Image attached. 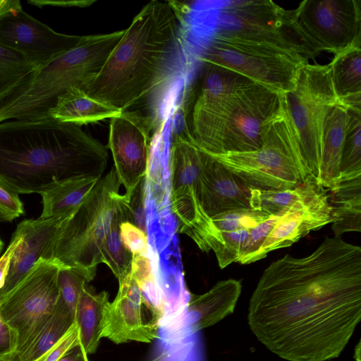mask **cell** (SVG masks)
<instances>
[{"instance_id": "obj_20", "label": "cell", "mask_w": 361, "mask_h": 361, "mask_svg": "<svg viewBox=\"0 0 361 361\" xmlns=\"http://www.w3.org/2000/svg\"><path fill=\"white\" fill-rule=\"evenodd\" d=\"M331 222L329 195L323 188L279 216L259 252L258 259L266 257L271 251L290 246L311 231Z\"/></svg>"}, {"instance_id": "obj_10", "label": "cell", "mask_w": 361, "mask_h": 361, "mask_svg": "<svg viewBox=\"0 0 361 361\" xmlns=\"http://www.w3.org/2000/svg\"><path fill=\"white\" fill-rule=\"evenodd\" d=\"M280 97L310 173L317 180L325 119L330 108L341 102L334 90L329 65L305 64L298 72L293 88Z\"/></svg>"}, {"instance_id": "obj_38", "label": "cell", "mask_w": 361, "mask_h": 361, "mask_svg": "<svg viewBox=\"0 0 361 361\" xmlns=\"http://www.w3.org/2000/svg\"><path fill=\"white\" fill-rule=\"evenodd\" d=\"M79 345V328L75 322L57 343L35 361H58L66 352Z\"/></svg>"}, {"instance_id": "obj_9", "label": "cell", "mask_w": 361, "mask_h": 361, "mask_svg": "<svg viewBox=\"0 0 361 361\" xmlns=\"http://www.w3.org/2000/svg\"><path fill=\"white\" fill-rule=\"evenodd\" d=\"M214 35L286 48L307 59L319 54L300 28L295 11L270 0L228 1L219 10Z\"/></svg>"}, {"instance_id": "obj_47", "label": "cell", "mask_w": 361, "mask_h": 361, "mask_svg": "<svg viewBox=\"0 0 361 361\" xmlns=\"http://www.w3.org/2000/svg\"><path fill=\"white\" fill-rule=\"evenodd\" d=\"M3 247H4V243H3L2 240L0 238V252L2 250Z\"/></svg>"}, {"instance_id": "obj_45", "label": "cell", "mask_w": 361, "mask_h": 361, "mask_svg": "<svg viewBox=\"0 0 361 361\" xmlns=\"http://www.w3.org/2000/svg\"><path fill=\"white\" fill-rule=\"evenodd\" d=\"M150 361H179L168 351H163Z\"/></svg>"}, {"instance_id": "obj_18", "label": "cell", "mask_w": 361, "mask_h": 361, "mask_svg": "<svg viewBox=\"0 0 361 361\" xmlns=\"http://www.w3.org/2000/svg\"><path fill=\"white\" fill-rule=\"evenodd\" d=\"M251 188L239 176L203 149L198 183V200L209 219L221 213L239 209H251Z\"/></svg>"}, {"instance_id": "obj_2", "label": "cell", "mask_w": 361, "mask_h": 361, "mask_svg": "<svg viewBox=\"0 0 361 361\" xmlns=\"http://www.w3.org/2000/svg\"><path fill=\"white\" fill-rule=\"evenodd\" d=\"M107 148L80 126L51 118L0 123V183L18 194L39 193L80 176L102 178Z\"/></svg>"}, {"instance_id": "obj_32", "label": "cell", "mask_w": 361, "mask_h": 361, "mask_svg": "<svg viewBox=\"0 0 361 361\" xmlns=\"http://www.w3.org/2000/svg\"><path fill=\"white\" fill-rule=\"evenodd\" d=\"M271 215L252 209H239L225 212L210 219V226L205 240L204 250L209 237L213 231H234L252 229L266 220Z\"/></svg>"}, {"instance_id": "obj_37", "label": "cell", "mask_w": 361, "mask_h": 361, "mask_svg": "<svg viewBox=\"0 0 361 361\" xmlns=\"http://www.w3.org/2000/svg\"><path fill=\"white\" fill-rule=\"evenodd\" d=\"M147 176L135 187L128 197L129 221L147 233V222L145 211Z\"/></svg>"}, {"instance_id": "obj_6", "label": "cell", "mask_w": 361, "mask_h": 361, "mask_svg": "<svg viewBox=\"0 0 361 361\" xmlns=\"http://www.w3.org/2000/svg\"><path fill=\"white\" fill-rule=\"evenodd\" d=\"M121 183L114 168L98 181L92 192L66 219L53 247L52 260L75 269L90 281L102 263L104 240L127 197L119 194Z\"/></svg>"}, {"instance_id": "obj_33", "label": "cell", "mask_w": 361, "mask_h": 361, "mask_svg": "<svg viewBox=\"0 0 361 361\" xmlns=\"http://www.w3.org/2000/svg\"><path fill=\"white\" fill-rule=\"evenodd\" d=\"M89 282L83 274L75 269L61 267L59 271V298L68 307L74 319L82 288Z\"/></svg>"}, {"instance_id": "obj_46", "label": "cell", "mask_w": 361, "mask_h": 361, "mask_svg": "<svg viewBox=\"0 0 361 361\" xmlns=\"http://www.w3.org/2000/svg\"><path fill=\"white\" fill-rule=\"evenodd\" d=\"M355 361H360V342H359L355 349Z\"/></svg>"}, {"instance_id": "obj_34", "label": "cell", "mask_w": 361, "mask_h": 361, "mask_svg": "<svg viewBox=\"0 0 361 361\" xmlns=\"http://www.w3.org/2000/svg\"><path fill=\"white\" fill-rule=\"evenodd\" d=\"M151 257V252L148 255H132L130 275L142 293L146 296L154 295L160 289L158 276Z\"/></svg>"}, {"instance_id": "obj_22", "label": "cell", "mask_w": 361, "mask_h": 361, "mask_svg": "<svg viewBox=\"0 0 361 361\" xmlns=\"http://www.w3.org/2000/svg\"><path fill=\"white\" fill-rule=\"evenodd\" d=\"M122 111L90 97L83 90L73 87L58 97L47 118L78 126L97 122L118 115Z\"/></svg>"}, {"instance_id": "obj_42", "label": "cell", "mask_w": 361, "mask_h": 361, "mask_svg": "<svg viewBox=\"0 0 361 361\" xmlns=\"http://www.w3.org/2000/svg\"><path fill=\"white\" fill-rule=\"evenodd\" d=\"M29 4L35 5L37 7L44 6H88L94 1H50V0H30Z\"/></svg>"}, {"instance_id": "obj_3", "label": "cell", "mask_w": 361, "mask_h": 361, "mask_svg": "<svg viewBox=\"0 0 361 361\" xmlns=\"http://www.w3.org/2000/svg\"><path fill=\"white\" fill-rule=\"evenodd\" d=\"M178 27L170 3L151 1L124 30L99 73L81 89L93 99L127 110L159 82L174 53Z\"/></svg>"}, {"instance_id": "obj_28", "label": "cell", "mask_w": 361, "mask_h": 361, "mask_svg": "<svg viewBox=\"0 0 361 361\" xmlns=\"http://www.w3.org/2000/svg\"><path fill=\"white\" fill-rule=\"evenodd\" d=\"M324 188L313 176H309L295 187L287 190L251 189L250 208L269 215L281 216L300 202L319 192Z\"/></svg>"}, {"instance_id": "obj_11", "label": "cell", "mask_w": 361, "mask_h": 361, "mask_svg": "<svg viewBox=\"0 0 361 361\" xmlns=\"http://www.w3.org/2000/svg\"><path fill=\"white\" fill-rule=\"evenodd\" d=\"M172 135L169 159L171 209L180 232L200 247L210 223L198 200L203 149L195 142L191 131Z\"/></svg>"}, {"instance_id": "obj_26", "label": "cell", "mask_w": 361, "mask_h": 361, "mask_svg": "<svg viewBox=\"0 0 361 361\" xmlns=\"http://www.w3.org/2000/svg\"><path fill=\"white\" fill-rule=\"evenodd\" d=\"M74 322L69 309L59 297L52 313L11 361H35L57 343Z\"/></svg>"}, {"instance_id": "obj_12", "label": "cell", "mask_w": 361, "mask_h": 361, "mask_svg": "<svg viewBox=\"0 0 361 361\" xmlns=\"http://www.w3.org/2000/svg\"><path fill=\"white\" fill-rule=\"evenodd\" d=\"M61 267L54 260L40 259L0 300L3 317L18 336L17 351L52 313L59 297Z\"/></svg>"}, {"instance_id": "obj_43", "label": "cell", "mask_w": 361, "mask_h": 361, "mask_svg": "<svg viewBox=\"0 0 361 361\" xmlns=\"http://www.w3.org/2000/svg\"><path fill=\"white\" fill-rule=\"evenodd\" d=\"M58 361H89V359L88 355L79 345L66 352Z\"/></svg>"}, {"instance_id": "obj_13", "label": "cell", "mask_w": 361, "mask_h": 361, "mask_svg": "<svg viewBox=\"0 0 361 361\" xmlns=\"http://www.w3.org/2000/svg\"><path fill=\"white\" fill-rule=\"evenodd\" d=\"M295 13L298 23L319 54L334 55L361 45L360 0H305Z\"/></svg>"}, {"instance_id": "obj_7", "label": "cell", "mask_w": 361, "mask_h": 361, "mask_svg": "<svg viewBox=\"0 0 361 361\" xmlns=\"http://www.w3.org/2000/svg\"><path fill=\"white\" fill-rule=\"evenodd\" d=\"M212 155L251 189H291L311 176L282 102L266 126L259 149Z\"/></svg>"}, {"instance_id": "obj_41", "label": "cell", "mask_w": 361, "mask_h": 361, "mask_svg": "<svg viewBox=\"0 0 361 361\" xmlns=\"http://www.w3.org/2000/svg\"><path fill=\"white\" fill-rule=\"evenodd\" d=\"M21 240L22 234L19 229L16 228L6 250L0 257V290L4 287L9 270L12 256Z\"/></svg>"}, {"instance_id": "obj_17", "label": "cell", "mask_w": 361, "mask_h": 361, "mask_svg": "<svg viewBox=\"0 0 361 361\" xmlns=\"http://www.w3.org/2000/svg\"><path fill=\"white\" fill-rule=\"evenodd\" d=\"M241 290L240 281L229 279L218 281L202 295L190 293L180 312L164 325L166 340L182 341L233 314Z\"/></svg>"}, {"instance_id": "obj_1", "label": "cell", "mask_w": 361, "mask_h": 361, "mask_svg": "<svg viewBox=\"0 0 361 361\" xmlns=\"http://www.w3.org/2000/svg\"><path fill=\"white\" fill-rule=\"evenodd\" d=\"M360 319L361 247L334 236L309 255L271 262L247 312L257 339L287 361L338 357Z\"/></svg>"}, {"instance_id": "obj_40", "label": "cell", "mask_w": 361, "mask_h": 361, "mask_svg": "<svg viewBox=\"0 0 361 361\" xmlns=\"http://www.w3.org/2000/svg\"><path fill=\"white\" fill-rule=\"evenodd\" d=\"M18 344V336L4 319L0 312V361H11Z\"/></svg>"}, {"instance_id": "obj_35", "label": "cell", "mask_w": 361, "mask_h": 361, "mask_svg": "<svg viewBox=\"0 0 361 361\" xmlns=\"http://www.w3.org/2000/svg\"><path fill=\"white\" fill-rule=\"evenodd\" d=\"M279 217V216L271 215L250 231L236 262L241 264H247L259 260V252Z\"/></svg>"}, {"instance_id": "obj_14", "label": "cell", "mask_w": 361, "mask_h": 361, "mask_svg": "<svg viewBox=\"0 0 361 361\" xmlns=\"http://www.w3.org/2000/svg\"><path fill=\"white\" fill-rule=\"evenodd\" d=\"M152 122L137 111H122L110 120L108 147L128 198L149 171Z\"/></svg>"}, {"instance_id": "obj_27", "label": "cell", "mask_w": 361, "mask_h": 361, "mask_svg": "<svg viewBox=\"0 0 361 361\" xmlns=\"http://www.w3.org/2000/svg\"><path fill=\"white\" fill-rule=\"evenodd\" d=\"M109 302L106 291L96 293L87 283L84 286L75 322L79 328L80 345L87 355L94 353L99 347L104 309Z\"/></svg>"}, {"instance_id": "obj_23", "label": "cell", "mask_w": 361, "mask_h": 361, "mask_svg": "<svg viewBox=\"0 0 361 361\" xmlns=\"http://www.w3.org/2000/svg\"><path fill=\"white\" fill-rule=\"evenodd\" d=\"M101 178L80 176L59 182L42 192V212L39 218L71 216L85 200Z\"/></svg>"}, {"instance_id": "obj_8", "label": "cell", "mask_w": 361, "mask_h": 361, "mask_svg": "<svg viewBox=\"0 0 361 361\" xmlns=\"http://www.w3.org/2000/svg\"><path fill=\"white\" fill-rule=\"evenodd\" d=\"M200 60L232 70L280 95L293 88L300 69L308 63L294 50L214 34Z\"/></svg>"}, {"instance_id": "obj_21", "label": "cell", "mask_w": 361, "mask_h": 361, "mask_svg": "<svg viewBox=\"0 0 361 361\" xmlns=\"http://www.w3.org/2000/svg\"><path fill=\"white\" fill-rule=\"evenodd\" d=\"M348 107L341 102L331 106L326 115L317 183L326 190L339 183V166L345 137Z\"/></svg>"}, {"instance_id": "obj_36", "label": "cell", "mask_w": 361, "mask_h": 361, "mask_svg": "<svg viewBox=\"0 0 361 361\" xmlns=\"http://www.w3.org/2000/svg\"><path fill=\"white\" fill-rule=\"evenodd\" d=\"M120 235L124 247L132 255H148L151 252L147 233L129 221L120 224Z\"/></svg>"}, {"instance_id": "obj_24", "label": "cell", "mask_w": 361, "mask_h": 361, "mask_svg": "<svg viewBox=\"0 0 361 361\" xmlns=\"http://www.w3.org/2000/svg\"><path fill=\"white\" fill-rule=\"evenodd\" d=\"M336 94L349 109L361 110V47H351L329 64Z\"/></svg>"}, {"instance_id": "obj_30", "label": "cell", "mask_w": 361, "mask_h": 361, "mask_svg": "<svg viewBox=\"0 0 361 361\" xmlns=\"http://www.w3.org/2000/svg\"><path fill=\"white\" fill-rule=\"evenodd\" d=\"M127 200L118 210L104 240L102 250V263L106 264L118 280L130 271L132 254L124 247L120 235V224L129 221Z\"/></svg>"}, {"instance_id": "obj_25", "label": "cell", "mask_w": 361, "mask_h": 361, "mask_svg": "<svg viewBox=\"0 0 361 361\" xmlns=\"http://www.w3.org/2000/svg\"><path fill=\"white\" fill-rule=\"evenodd\" d=\"M334 237L361 231V177L343 181L329 190Z\"/></svg>"}, {"instance_id": "obj_4", "label": "cell", "mask_w": 361, "mask_h": 361, "mask_svg": "<svg viewBox=\"0 0 361 361\" xmlns=\"http://www.w3.org/2000/svg\"><path fill=\"white\" fill-rule=\"evenodd\" d=\"M281 105L280 94L257 83L221 93L200 89L192 111V137L212 154L257 150Z\"/></svg>"}, {"instance_id": "obj_15", "label": "cell", "mask_w": 361, "mask_h": 361, "mask_svg": "<svg viewBox=\"0 0 361 361\" xmlns=\"http://www.w3.org/2000/svg\"><path fill=\"white\" fill-rule=\"evenodd\" d=\"M82 36L57 32L23 8L0 20V44L42 67L75 47Z\"/></svg>"}, {"instance_id": "obj_16", "label": "cell", "mask_w": 361, "mask_h": 361, "mask_svg": "<svg viewBox=\"0 0 361 361\" xmlns=\"http://www.w3.org/2000/svg\"><path fill=\"white\" fill-rule=\"evenodd\" d=\"M118 281L117 295L104 309L101 338L116 344L130 341L149 343L159 338V326L146 319L144 308L149 310L130 271Z\"/></svg>"}, {"instance_id": "obj_5", "label": "cell", "mask_w": 361, "mask_h": 361, "mask_svg": "<svg viewBox=\"0 0 361 361\" xmlns=\"http://www.w3.org/2000/svg\"><path fill=\"white\" fill-rule=\"evenodd\" d=\"M124 30L82 36L75 47L40 67L23 89L0 105V123L47 118L59 97L95 78Z\"/></svg>"}, {"instance_id": "obj_31", "label": "cell", "mask_w": 361, "mask_h": 361, "mask_svg": "<svg viewBox=\"0 0 361 361\" xmlns=\"http://www.w3.org/2000/svg\"><path fill=\"white\" fill-rule=\"evenodd\" d=\"M339 183L361 177V110L348 108Z\"/></svg>"}, {"instance_id": "obj_39", "label": "cell", "mask_w": 361, "mask_h": 361, "mask_svg": "<svg viewBox=\"0 0 361 361\" xmlns=\"http://www.w3.org/2000/svg\"><path fill=\"white\" fill-rule=\"evenodd\" d=\"M24 214L18 194L0 183V222H8Z\"/></svg>"}, {"instance_id": "obj_44", "label": "cell", "mask_w": 361, "mask_h": 361, "mask_svg": "<svg viewBox=\"0 0 361 361\" xmlns=\"http://www.w3.org/2000/svg\"><path fill=\"white\" fill-rule=\"evenodd\" d=\"M22 8L19 0H0V20L4 16Z\"/></svg>"}, {"instance_id": "obj_19", "label": "cell", "mask_w": 361, "mask_h": 361, "mask_svg": "<svg viewBox=\"0 0 361 361\" xmlns=\"http://www.w3.org/2000/svg\"><path fill=\"white\" fill-rule=\"evenodd\" d=\"M68 217L25 219L18 224L16 228L22 234V240L12 256L0 290V300L19 284L40 259L52 260L54 243L63 221Z\"/></svg>"}, {"instance_id": "obj_29", "label": "cell", "mask_w": 361, "mask_h": 361, "mask_svg": "<svg viewBox=\"0 0 361 361\" xmlns=\"http://www.w3.org/2000/svg\"><path fill=\"white\" fill-rule=\"evenodd\" d=\"M39 68L24 55L0 44V105L23 89Z\"/></svg>"}]
</instances>
